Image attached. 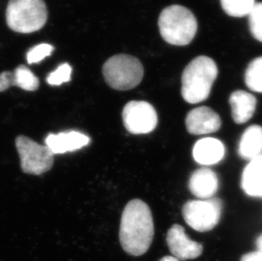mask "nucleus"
<instances>
[{
    "label": "nucleus",
    "instance_id": "4be33fe9",
    "mask_svg": "<svg viewBox=\"0 0 262 261\" xmlns=\"http://www.w3.org/2000/svg\"><path fill=\"white\" fill-rule=\"evenodd\" d=\"M55 48L49 44H41L32 48L27 54V59L29 64H35L42 61L46 57L51 55Z\"/></svg>",
    "mask_w": 262,
    "mask_h": 261
},
{
    "label": "nucleus",
    "instance_id": "5701e85b",
    "mask_svg": "<svg viewBox=\"0 0 262 261\" xmlns=\"http://www.w3.org/2000/svg\"><path fill=\"white\" fill-rule=\"evenodd\" d=\"M13 86V72H4L0 74V92H4Z\"/></svg>",
    "mask_w": 262,
    "mask_h": 261
},
{
    "label": "nucleus",
    "instance_id": "4468645a",
    "mask_svg": "<svg viewBox=\"0 0 262 261\" xmlns=\"http://www.w3.org/2000/svg\"><path fill=\"white\" fill-rule=\"evenodd\" d=\"M229 104L233 121L236 124H244L254 116L257 100L253 94L244 90H237L231 94Z\"/></svg>",
    "mask_w": 262,
    "mask_h": 261
},
{
    "label": "nucleus",
    "instance_id": "f257e3e1",
    "mask_svg": "<svg viewBox=\"0 0 262 261\" xmlns=\"http://www.w3.org/2000/svg\"><path fill=\"white\" fill-rule=\"evenodd\" d=\"M155 234L153 216L148 205L133 200L126 205L120 225V243L124 251L140 256L148 251Z\"/></svg>",
    "mask_w": 262,
    "mask_h": 261
},
{
    "label": "nucleus",
    "instance_id": "f8f14e48",
    "mask_svg": "<svg viewBox=\"0 0 262 261\" xmlns=\"http://www.w3.org/2000/svg\"><path fill=\"white\" fill-rule=\"evenodd\" d=\"M219 182L217 175L210 168H200L193 171L188 182L192 194L200 200H209L217 192Z\"/></svg>",
    "mask_w": 262,
    "mask_h": 261
},
{
    "label": "nucleus",
    "instance_id": "a211bd4d",
    "mask_svg": "<svg viewBox=\"0 0 262 261\" xmlns=\"http://www.w3.org/2000/svg\"><path fill=\"white\" fill-rule=\"evenodd\" d=\"M245 83L251 91L262 94V56L253 59L245 72Z\"/></svg>",
    "mask_w": 262,
    "mask_h": 261
},
{
    "label": "nucleus",
    "instance_id": "39448f33",
    "mask_svg": "<svg viewBox=\"0 0 262 261\" xmlns=\"http://www.w3.org/2000/svg\"><path fill=\"white\" fill-rule=\"evenodd\" d=\"M104 81L111 88L119 91L134 89L144 77V67L136 57L128 54H117L104 63Z\"/></svg>",
    "mask_w": 262,
    "mask_h": 261
},
{
    "label": "nucleus",
    "instance_id": "0eeeda50",
    "mask_svg": "<svg viewBox=\"0 0 262 261\" xmlns=\"http://www.w3.org/2000/svg\"><path fill=\"white\" fill-rule=\"evenodd\" d=\"M15 146L20 156L23 172L41 175L52 168L55 155L47 146L41 145L26 136L17 137Z\"/></svg>",
    "mask_w": 262,
    "mask_h": 261
},
{
    "label": "nucleus",
    "instance_id": "423d86ee",
    "mask_svg": "<svg viewBox=\"0 0 262 261\" xmlns=\"http://www.w3.org/2000/svg\"><path fill=\"white\" fill-rule=\"evenodd\" d=\"M223 203L217 198L209 200H192L183 207L186 223L197 232H209L220 222Z\"/></svg>",
    "mask_w": 262,
    "mask_h": 261
},
{
    "label": "nucleus",
    "instance_id": "ddd939ff",
    "mask_svg": "<svg viewBox=\"0 0 262 261\" xmlns=\"http://www.w3.org/2000/svg\"><path fill=\"white\" fill-rule=\"evenodd\" d=\"M224 156V144L216 138H202L193 146V159L201 165H215L220 162Z\"/></svg>",
    "mask_w": 262,
    "mask_h": 261
},
{
    "label": "nucleus",
    "instance_id": "f03ea898",
    "mask_svg": "<svg viewBox=\"0 0 262 261\" xmlns=\"http://www.w3.org/2000/svg\"><path fill=\"white\" fill-rule=\"evenodd\" d=\"M217 74V66L211 58L204 55L194 58L182 76L181 93L183 99L193 104L206 100Z\"/></svg>",
    "mask_w": 262,
    "mask_h": 261
},
{
    "label": "nucleus",
    "instance_id": "dca6fc26",
    "mask_svg": "<svg viewBox=\"0 0 262 261\" xmlns=\"http://www.w3.org/2000/svg\"><path fill=\"white\" fill-rule=\"evenodd\" d=\"M242 188L249 196L262 198V156L250 160L245 168Z\"/></svg>",
    "mask_w": 262,
    "mask_h": 261
},
{
    "label": "nucleus",
    "instance_id": "a878e982",
    "mask_svg": "<svg viewBox=\"0 0 262 261\" xmlns=\"http://www.w3.org/2000/svg\"><path fill=\"white\" fill-rule=\"evenodd\" d=\"M160 261H180L179 259H177L173 256H166L163 257L162 259H160Z\"/></svg>",
    "mask_w": 262,
    "mask_h": 261
},
{
    "label": "nucleus",
    "instance_id": "2eb2a0df",
    "mask_svg": "<svg viewBox=\"0 0 262 261\" xmlns=\"http://www.w3.org/2000/svg\"><path fill=\"white\" fill-rule=\"evenodd\" d=\"M238 155L250 161L262 156V126L252 125L245 130L238 144Z\"/></svg>",
    "mask_w": 262,
    "mask_h": 261
},
{
    "label": "nucleus",
    "instance_id": "20e7f679",
    "mask_svg": "<svg viewBox=\"0 0 262 261\" xmlns=\"http://www.w3.org/2000/svg\"><path fill=\"white\" fill-rule=\"evenodd\" d=\"M48 10L43 0H10L6 21L10 29L20 33L37 32L45 25Z\"/></svg>",
    "mask_w": 262,
    "mask_h": 261
},
{
    "label": "nucleus",
    "instance_id": "6ab92c4d",
    "mask_svg": "<svg viewBox=\"0 0 262 261\" xmlns=\"http://www.w3.org/2000/svg\"><path fill=\"white\" fill-rule=\"evenodd\" d=\"M255 4V0H221L223 10L233 17L248 16Z\"/></svg>",
    "mask_w": 262,
    "mask_h": 261
},
{
    "label": "nucleus",
    "instance_id": "7ed1b4c3",
    "mask_svg": "<svg viewBox=\"0 0 262 261\" xmlns=\"http://www.w3.org/2000/svg\"><path fill=\"white\" fill-rule=\"evenodd\" d=\"M158 25L162 38L176 46L189 45L198 28L194 15L182 5H171L164 9L159 17Z\"/></svg>",
    "mask_w": 262,
    "mask_h": 261
},
{
    "label": "nucleus",
    "instance_id": "1a4fd4ad",
    "mask_svg": "<svg viewBox=\"0 0 262 261\" xmlns=\"http://www.w3.org/2000/svg\"><path fill=\"white\" fill-rule=\"evenodd\" d=\"M166 244L173 257L179 260L193 259L201 256L203 252L202 244L193 241L186 235L182 226L175 224L166 234Z\"/></svg>",
    "mask_w": 262,
    "mask_h": 261
},
{
    "label": "nucleus",
    "instance_id": "393cba45",
    "mask_svg": "<svg viewBox=\"0 0 262 261\" xmlns=\"http://www.w3.org/2000/svg\"><path fill=\"white\" fill-rule=\"evenodd\" d=\"M256 244H257L258 252H260L262 255V235L258 237Z\"/></svg>",
    "mask_w": 262,
    "mask_h": 261
},
{
    "label": "nucleus",
    "instance_id": "f3484780",
    "mask_svg": "<svg viewBox=\"0 0 262 261\" xmlns=\"http://www.w3.org/2000/svg\"><path fill=\"white\" fill-rule=\"evenodd\" d=\"M13 86L26 91H36L39 86V80L28 67L20 66L13 72Z\"/></svg>",
    "mask_w": 262,
    "mask_h": 261
},
{
    "label": "nucleus",
    "instance_id": "aec40b11",
    "mask_svg": "<svg viewBox=\"0 0 262 261\" xmlns=\"http://www.w3.org/2000/svg\"><path fill=\"white\" fill-rule=\"evenodd\" d=\"M250 32L253 37L262 42V3H256L248 15Z\"/></svg>",
    "mask_w": 262,
    "mask_h": 261
},
{
    "label": "nucleus",
    "instance_id": "6e6552de",
    "mask_svg": "<svg viewBox=\"0 0 262 261\" xmlns=\"http://www.w3.org/2000/svg\"><path fill=\"white\" fill-rule=\"evenodd\" d=\"M124 126L134 135L148 134L158 124V116L152 104L145 101H130L122 111Z\"/></svg>",
    "mask_w": 262,
    "mask_h": 261
},
{
    "label": "nucleus",
    "instance_id": "9d476101",
    "mask_svg": "<svg viewBox=\"0 0 262 261\" xmlns=\"http://www.w3.org/2000/svg\"><path fill=\"white\" fill-rule=\"evenodd\" d=\"M186 128L193 135H205L221 128L220 116L212 108L201 106L193 108L186 116Z\"/></svg>",
    "mask_w": 262,
    "mask_h": 261
},
{
    "label": "nucleus",
    "instance_id": "9b49d317",
    "mask_svg": "<svg viewBox=\"0 0 262 261\" xmlns=\"http://www.w3.org/2000/svg\"><path fill=\"white\" fill-rule=\"evenodd\" d=\"M90 143L89 136L77 130H70L59 134H49L45 139L48 148L54 155H61L78 150Z\"/></svg>",
    "mask_w": 262,
    "mask_h": 261
},
{
    "label": "nucleus",
    "instance_id": "412c9836",
    "mask_svg": "<svg viewBox=\"0 0 262 261\" xmlns=\"http://www.w3.org/2000/svg\"><path fill=\"white\" fill-rule=\"evenodd\" d=\"M72 67L67 63L60 64L55 72H51L47 77L48 83L51 86H59L64 82L71 81L72 76Z\"/></svg>",
    "mask_w": 262,
    "mask_h": 261
},
{
    "label": "nucleus",
    "instance_id": "b1692460",
    "mask_svg": "<svg viewBox=\"0 0 262 261\" xmlns=\"http://www.w3.org/2000/svg\"><path fill=\"white\" fill-rule=\"evenodd\" d=\"M241 261H262V255L260 252H251L245 254Z\"/></svg>",
    "mask_w": 262,
    "mask_h": 261
}]
</instances>
